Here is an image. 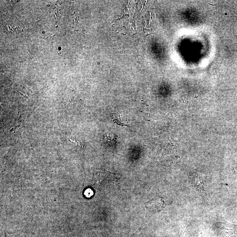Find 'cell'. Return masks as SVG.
I'll return each mask as SVG.
<instances>
[{
    "mask_svg": "<svg viewBox=\"0 0 237 237\" xmlns=\"http://www.w3.org/2000/svg\"><path fill=\"white\" fill-rule=\"evenodd\" d=\"M116 174L111 173L105 170H97L95 173L97 183L102 184H115L118 183V178Z\"/></svg>",
    "mask_w": 237,
    "mask_h": 237,
    "instance_id": "6da1fadb",
    "label": "cell"
},
{
    "mask_svg": "<svg viewBox=\"0 0 237 237\" xmlns=\"http://www.w3.org/2000/svg\"><path fill=\"white\" fill-rule=\"evenodd\" d=\"M165 205L164 198L159 195L155 196L145 203L147 210L151 213H156L162 211Z\"/></svg>",
    "mask_w": 237,
    "mask_h": 237,
    "instance_id": "7a4b0ae2",
    "label": "cell"
},
{
    "mask_svg": "<svg viewBox=\"0 0 237 237\" xmlns=\"http://www.w3.org/2000/svg\"><path fill=\"white\" fill-rule=\"evenodd\" d=\"M206 180L204 176L196 175L191 179V182L193 186L199 191H204L206 184Z\"/></svg>",
    "mask_w": 237,
    "mask_h": 237,
    "instance_id": "3957f363",
    "label": "cell"
},
{
    "mask_svg": "<svg viewBox=\"0 0 237 237\" xmlns=\"http://www.w3.org/2000/svg\"><path fill=\"white\" fill-rule=\"evenodd\" d=\"M112 119H113V121L115 123L121 126H127V124L125 123L127 122L123 120L122 118H121L120 115L114 114L112 116Z\"/></svg>",
    "mask_w": 237,
    "mask_h": 237,
    "instance_id": "277c9868",
    "label": "cell"
},
{
    "mask_svg": "<svg viewBox=\"0 0 237 237\" xmlns=\"http://www.w3.org/2000/svg\"><path fill=\"white\" fill-rule=\"evenodd\" d=\"M105 139L107 143L109 145H114L116 143V139L113 135H111L108 134L105 135Z\"/></svg>",
    "mask_w": 237,
    "mask_h": 237,
    "instance_id": "5b68a950",
    "label": "cell"
},
{
    "mask_svg": "<svg viewBox=\"0 0 237 237\" xmlns=\"http://www.w3.org/2000/svg\"><path fill=\"white\" fill-rule=\"evenodd\" d=\"M93 194V192L91 189H87L85 191V195L87 197H90Z\"/></svg>",
    "mask_w": 237,
    "mask_h": 237,
    "instance_id": "8992f818",
    "label": "cell"
}]
</instances>
